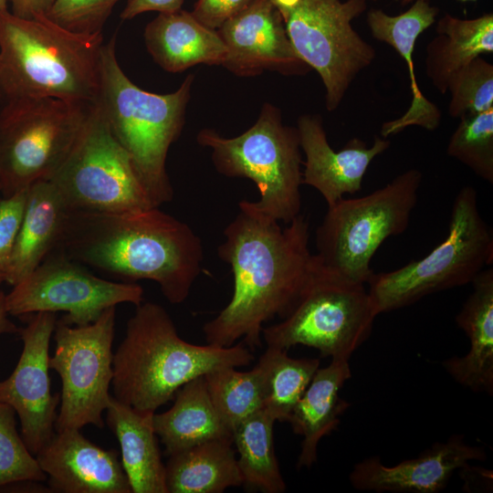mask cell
Segmentation results:
<instances>
[{"label": "cell", "mask_w": 493, "mask_h": 493, "mask_svg": "<svg viewBox=\"0 0 493 493\" xmlns=\"http://www.w3.org/2000/svg\"><path fill=\"white\" fill-rule=\"evenodd\" d=\"M224 230L219 257L231 267L234 290L228 304L207 321L206 343L229 347L242 339L250 350L261 347L263 325L284 318L293 308L316 264L309 248V224L299 214L285 227L257 211L250 201Z\"/></svg>", "instance_id": "obj_1"}, {"label": "cell", "mask_w": 493, "mask_h": 493, "mask_svg": "<svg viewBox=\"0 0 493 493\" xmlns=\"http://www.w3.org/2000/svg\"><path fill=\"white\" fill-rule=\"evenodd\" d=\"M56 248L87 267L127 280H152L172 304L188 298L204 259L200 237L159 207L68 211Z\"/></svg>", "instance_id": "obj_2"}, {"label": "cell", "mask_w": 493, "mask_h": 493, "mask_svg": "<svg viewBox=\"0 0 493 493\" xmlns=\"http://www.w3.org/2000/svg\"><path fill=\"white\" fill-rule=\"evenodd\" d=\"M254 360L242 341L229 347L197 345L183 340L163 307L142 302L113 352V397L141 412L155 411L193 379Z\"/></svg>", "instance_id": "obj_3"}, {"label": "cell", "mask_w": 493, "mask_h": 493, "mask_svg": "<svg viewBox=\"0 0 493 493\" xmlns=\"http://www.w3.org/2000/svg\"><path fill=\"white\" fill-rule=\"evenodd\" d=\"M102 32L76 33L47 16L0 11V102L55 98L94 104Z\"/></svg>", "instance_id": "obj_4"}, {"label": "cell", "mask_w": 493, "mask_h": 493, "mask_svg": "<svg viewBox=\"0 0 493 493\" xmlns=\"http://www.w3.org/2000/svg\"><path fill=\"white\" fill-rule=\"evenodd\" d=\"M194 79L189 74L171 93L149 92L135 85L121 69L115 37L103 44L95 104L129 154L156 207L173 198L166 159L170 146L182 132Z\"/></svg>", "instance_id": "obj_5"}, {"label": "cell", "mask_w": 493, "mask_h": 493, "mask_svg": "<svg viewBox=\"0 0 493 493\" xmlns=\"http://www.w3.org/2000/svg\"><path fill=\"white\" fill-rule=\"evenodd\" d=\"M197 142L212 151L216 171L256 184L259 200L251 202L262 214L288 224L300 214L302 153L297 127L282 121L280 110L263 105L257 121L242 134L226 138L202 129Z\"/></svg>", "instance_id": "obj_6"}, {"label": "cell", "mask_w": 493, "mask_h": 493, "mask_svg": "<svg viewBox=\"0 0 493 493\" xmlns=\"http://www.w3.org/2000/svg\"><path fill=\"white\" fill-rule=\"evenodd\" d=\"M492 261V229L479 213L477 190L464 186L455 197L447 236L439 245L419 260L371 277L367 285L374 311L378 316L470 284Z\"/></svg>", "instance_id": "obj_7"}, {"label": "cell", "mask_w": 493, "mask_h": 493, "mask_svg": "<svg viewBox=\"0 0 493 493\" xmlns=\"http://www.w3.org/2000/svg\"><path fill=\"white\" fill-rule=\"evenodd\" d=\"M423 173L409 169L371 194L328 207L316 230L315 254L327 268L367 284L371 261L389 236L403 234L416 205Z\"/></svg>", "instance_id": "obj_8"}, {"label": "cell", "mask_w": 493, "mask_h": 493, "mask_svg": "<svg viewBox=\"0 0 493 493\" xmlns=\"http://www.w3.org/2000/svg\"><path fill=\"white\" fill-rule=\"evenodd\" d=\"M376 317L365 284L325 267L316 256L295 305L281 321L264 327L262 337L267 346L304 345L321 357L349 360L371 335Z\"/></svg>", "instance_id": "obj_9"}, {"label": "cell", "mask_w": 493, "mask_h": 493, "mask_svg": "<svg viewBox=\"0 0 493 493\" xmlns=\"http://www.w3.org/2000/svg\"><path fill=\"white\" fill-rule=\"evenodd\" d=\"M93 104L28 98L0 110V184L8 197L49 180L78 140Z\"/></svg>", "instance_id": "obj_10"}, {"label": "cell", "mask_w": 493, "mask_h": 493, "mask_svg": "<svg viewBox=\"0 0 493 493\" xmlns=\"http://www.w3.org/2000/svg\"><path fill=\"white\" fill-rule=\"evenodd\" d=\"M283 19L294 50L320 76L327 110H335L357 76L376 57L353 28L367 0H269Z\"/></svg>", "instance_id": "obj_11"}, {"label": "cell", "mask_w": 493, "mask_h": 493, "mask_svg": "<svg viewBox=\"0 0 493 493\" xmlns=\"http://www.w3.org/2000/svg\"><path fill=\"white\" fill-rule=\"evenodd\" d=\"M49 181L69 211L120 213L156 207L95 103L73 148Z\"/></svg>", "instance_id": "obj_12"}, {"label": "cell", "mask_w": 493, "mask_h": 493, "mask_svg": "<svg viewBox=\"0 0 493 493\" xmlns=\"http://www.w3.org/2000/svg\"><path fill=\"white\" fill-rule=\"evenodd\" d=\"M115 317L116 307H110L87 325L57 320L55 352L49 357V368L61 381L55 431L104 426L102 414L111 396Z\"/></svg>", "instance_id": "obj_13"}, {"label": "cell", "mask_w": 493, "mask_h": 493, "mask_svg": "<svg viewBox=\"0 0 493 493\" xmlns=\"http://www.w3.org/2000/svg\"><path fill=\"white\" fill-rule=\"evenodd\" d=\"M144 290L132 282L99 278L87 267L55 248L26 278L5 294L10 316L63 311L62 322L83 326L121 303L143 302Z\"/></svg>", "instance_id": "obj_14"}, {"label": "cell", "mask_w": 493, "mask_h": 493, "mask_svg": "<svg viewBox=\"0 0 493 493\" xmlns=\"http://www.w3.org/2000/svg\"><path fill=\"white\" fill-rule=\"evenodd\" d=\"M57 323L53 312L31 314L19 330L23 349L18 362L6 379L0 381V402L17 414L22 439L36 456L55 433L60 393H51L49 342Z\"/></svg>", "instance_id": "obj_15"}, {"label": "cell", "mask_w": 493, "mask_h": 493, "mask_svg": "<svg viewBox=\"0 0 493 493\" xmlns=\"http://www.w3.org/2000/svg\"><path fill=\"white\" fill-rule=\"evenodd\" d=\"M227 49L222 66L240 77L264 70L286 76L307 74L310 68L297 55L280 13L269 0H256L216 29Z\"/></svg>", "instance_id": "obj_16"}, {"label": "cell", "mask_w": 493, "mask_h": 493, "mask_svg": "<svg viewBox=\"0 0 493 493\" xmlns=\"http://www.w3.org/2000/svg\"><path fill=\"white\" fill-rule=\"evenodd\" d=\"M483 448L467 444L462 435L435 443L417 457L388 467L380 457L358 462L349 479L357 490L393 493H438L444 490L454 473L474 460L484 461Z\"/></svg>", "instance_id": "obj_17"}, {"label": "cell", "mask_w": 493, "mask_h": 493, "mask_svg": "<svg viewBox=\"0 0 493 493\" xmlns=\"http://www.w3.org/2000/svg\"><path fill=\"white\" fill-rule=\"evenodd\" d=\"M300 148L305 154L302 184L315 188L328 207L347 194L362 188V179L372 162L387 151L390 140L375 136L372 145L352 138L340 151L330 145L321 116L303 114L297 121Z\"/></svg>", "instance_id": "obj_18"}, {"label": "cell", "mask_w": 493, "mask_h": 493, "mask_svg": "<svg viewBox=\"0 0 493 493\" xmlns=\"http://www.w3.org/2000/svg\"><path fill=\"white\" fill-rule=\"evenodd\" d=\"M53 491L132 493L116 450H106L79 429L55 431L35 456Z\"/></svg>", "instance_id": "obj_19"}, {"label": "cell", "mask_w": 493, "mask_h": 493, "mask_svg": "<svg viewBox=\"0 0 493 493\" xmlns=\"http://www.w3.org/2000/svg\"><path fill=\"white\" fill-rule=\"evenodd\" d=\"M439 9L427 0H414L405 12L391 16L382 9L373 8L367 13V24L372 37L391 46L405 62L410 80L411 102L399 118L385 121L380 136L388 138L408 127L417 126L429 131L436 130L441 122L440 109L422 92L416 76L413 54L419 36L436 20Z\"/></svg>", "instance_id": "obj_20"}, {"label": "cell", "mask_w": 493, "mask_h": 493, "mask_svg": "<svg viewBox=\"0 0 493 493\" xmlns=\"http://www.w3.org/2000/svg\"><path fill=\"white\" fill-rule=\"evenodd\" d=\"M472 292L456 317L470 341L467 354L443 362L459 384L476 392L493 393V268L480 271L470 283Z\"/></svg>", "instance_id": "obj_21"}, {"label": "cell", "mask_w": 493, "mask_h": 493, "mask_svg": "<svg viewBox=\"0 0 493 493\" xmlns=\"http://www.w3.org/2000/svg\"><path fill=\"white\" fill-rule=\"evenodd\" d=\"M144 41L153 60L165 71L182 72L198 64L223 65L227 49L217 30L191 12L159 13L147 24Z\"/></svg>", "instance_id": "obj_22"}, {"label": "cell", "mask_w": 493, "mask_h": 493, "mask_svg": "<svg viewBox=\"0 0 493 493\" xmlns=\"http://www.w3.org/2000/svg\"><path fill=\"white\" fill-rule=\"evenodd\" d=\"M68 208L49 180L27 189L25 213L4 282L16 285L57 247Z\"/></svg>", "instance_id": "obj_23"}, {"label": "cell", "mask_w": 493, "mask_h": 493, "mask_svg": "<svg viewBox=\"0 0 493 493\" xmlns=\"http://www.w3.org/2000/svg\"><path fill=\"white\" fill-rule=\"evenodd\" d=\"M351 377L349 360L331 359L328 366L319 367L290 412L287 422L303 437L298 468H309L316 462L319 442L336 429L340 416L351 405L340 397Z\"/></svg>", "instance_id": "obj_24"}, {"label": "cell", "mask_w": 493, "mask_h": 493, "mask_svg": "<svg viewBox=\"0 0 493 493\" xmlns=\"http://www.w3.org/2000/svg\"><path fill=\"white\" fill-rule=\"evenodd\" d=\"M153 414L112 395L106 409V423L120 444L121 462L132 493H168Z\"/></svg>", "instance_id": "obj_25"}, {"label": "cell", "mask_w": 493, "mask_h": 493, "mask_svg": "<svg viewBox=\"0 0 493 493\" xmlns=\"http://www.w3.org/2000/svg\"><path fill=\"white\" fill-rule=\"evenodd\" d=\"M174 398L170 409L153 414L155 433L169 456L211 440H233L212 403L205 375L183 385Z\"/></svg>", "instance_id": "obj_26"}, {"label": "cell", "mask_w": 493, "mask_h": 493, "mask_svg": "<svg viewBox=\"0 0 493 493\" xmlns=\"http://www.w3.org/2000/svg\"><path fill=\"white\" fill-rule=\"evenodd\" d=\"M426 46L425 73L435 89L447 92L452 78L483 54L493 53V14L463 19L446 13Z\"/></svg>", "instance_id": "obj_27"}, {"label": "cell", "mask_w": 493, "mask_h": 493, "mask_svg": "<svg viewBox=\"0 0 493 493\" xmlns=\"http://www.w3.org/2000/svg\"><path fill=\"white\" fill-rule=\"evenodd\" d=\"M165 480L168 493H221L244 484L233 440H211L170 455Z\"/></svg>", "instance_id": "obj_28"}, {"label": "cell", "mask_w": 493, "mask_h": 493, "mask_svg": "<svg viewBox=\"0 0 493 493\" xmlns=\"http://www.w3.org/2000/svg\"><path fill=\"white\" fill-rule=\"evenodd\" d=\"M275 420L261 409L236 425L232 431L233 446L244 484L264 493H282L286 483L275 454Z\"/></svg>", "instance_id": "obj_29"}, {"label": "cell", "mask_w": 493, "mask_h": 493, "mask_svg": "<svg viewBox=\"0 0 493 493\" xmlns=\"http://www.w3.org/2000/svg\"><path fill=\"white\" fill-rule=\"evenodd\" d=\"M257 364L266 383L264 410L275 420L287 422L290 412L320 367L317 358H292L288 350L267 346Z\"/></svg>", "instance_id": "obj_30"}, {"label": "cell", "mask_w": 493, "mask_h": 493, "mask_svg": "<svg viewBox=\"0 0 493 493\" xmlns=\"http://www.w3.org/2000/svg\"><path fill=\"white\" fill-rule=\"evenodd\" d=\"M205 378L212 403L231 431L241 421L264 408L266 383L257 363L249 371L221 367L207 372Z\"/></svg>", "instance_id": "obj_31"}, {"label": "cell", "mask_w": 493, "mask_h": 493, "mask_svg": "<svg viewBox=\"0 0 493 493\" xmlns=\"http://www.w3.org/2000/svg\"><path fill=\"white\" fill-rule=\"evenodd\" d=\"M459 120L446 153L493 184V107Z\"/></svg>", "instance_id": "obj_32"}, {"label": "cell", "mask_w": 493, "mask_h": 493, "mask_svg": "<svg viewBox=\"0 0 493 493\" xmlns=\"http://www.w3.org/2000/svg\"><path fill=\"white\" fill-rule=\"evenodd\" d=\"M448 114L460 119L493 107V65L481 56L473 59L451 79Z\"/></svg>", "instance_id": "obj_33"}, {"label": "cell", "mask_w": 493, "mask_h": 493, "mask_svg": "<svg viewBox=\"0 0 493 493\" xmlns=\"http://www.w3.org/2000/svg\"><path fill=\"white\" fill-rule=\"evenodd\" d=\"M16 412L0 402V487L16 482H43L46 474L16 431Z\"/></svg>", "instance_id": "obj_34"}, {"label": "cell", "mask_w": 493, "mask_h": 493, "mask_svg": "<svg viewBox=\"0 0 493 493\" xmlns=\"http://www.w3.org/2000/svg\"><path fill=\"white\" fill-rule=\"evenodd\" d=\"M120 0H55L47 16L76 33L94 34L102 27Z\"/></svg>", "instance_id": "obj_35"}, {"label": "cell", "mask_w": 493, "mask_h": 493, "mask_svg": "<svg viewBox=\"0 0 493 493\" xmlns=\"http://www.w3.org/2000/svg\"><path fill=\"white\" fill-rule=\"evenodd\" d=\"M27 189L0 201V274L3 277L8 269L22 224Z\"/></svg>", "instance_id": "obj_36"}, {"label": "cell", "mask_w": 493, "mask_h": 493, "mask_svg": "<svg viewBox=\"0 0 493 493\" xmlns=\"http://www.w3.org/2000/svg\"><path fill=\"white\" fill-rule=\"evenodd\" d=\"M256 0H197L191 12L203 25L218 29Z\"/></svg>", "instance_id": "obj_37"}, {"label": "cell", "mask_w": 493, "mask_h": 493, "mask_svg": "<svg viewBox=\"0 0 493 493\" xmlns=\"http://www.w3.org/2000/svg\"><path fill=\"white\" fill-rule=\"evenodd\" d=\"M184 0H128L121 18L130 20L136 16L155 11L158 13H172L182 8Z\"/></svg>", "instance_id": "obj_38"}, {"label": "cell", "mask_w": 493, "mask_h": 493, "mask_svg": "<svg viewBox=\"0 0 493 493\" xmlns=\"http://www.w3.org/2000/svg\"><path fill=\"white\" fill-rule=\"evenodd\" d=\"M55 0H11V12L22 18L47 16Z\"/></svg>", "instance_id": "obj_39"}, {"label": "cell", "mask_w": 493, "mask_h": 493, "mask_svg": "<svg viewBox=\"0 0 493 493\" xmlns=\"http://www.w3.org/2000/svg\"><path fill=\"white\" fill-rule=\"evenodd\" d=\"M5 307V293L0 288V335L19 332V329L9 319Z\"/></svg>", "instance_id": "obj_40"}, {"label": "cell", "mask_w": 493, "mask_h": 493, "mask_svg": "<svg viewBox=\"0 0 493 493\" xmlns=\"http://www.w3.org/2000/svg\"><path fill=\"white\" fill-rule=\"evenodd\" d=\"M8 9L7 7V0H0V11Z\"/></svg>", "instance_id": "obj_41"}, {"label": "cell", "mask_w": 493, "mask_h": 493, "mask_svg": "<svg viewBox=\"0 0 493 493\" xmlns=\"http://www.w3.org/2000/svg\"><path fill=\"white\" fill-rule=\"evenodd\" d=\"M402 5H407L414 0H398Z\"/></svg>", "instance_id": "obj_42"}, {"label": "cell", "mask_w": 493, "mask_h": 493, "mask_svg": "<svg viewBox=\"0 0 493 493\" xmlns=\"http://www.w3.org/2000/svg\"><path fill=\"white\" fill-rule=\"evenodd\" d=\"M462 3H467V2H476L477 0H458Z\"/></svg>", "instance_id": "obj_43"}, {"label": "cell", "mask_w": 493, "mask_h": 493, "mask_svg": "<svg viewBox=\"0 0 493 493\" xmlns=\"http://www.w3.org/2000/svg\"><path fill=\"white\" fill-rule=\"evenodd\" d=\"M2 198H3V194H2L1 184H0V201L2 200Z\"/></svg>", "instance_id": "obj_44"}, {"label": "cell", "mask_w": 493, "mask_h": 493, "mask_svg": "<svg viewBox=\"0 0 493 493\" xmlns=\"http://www.w3.org/2000/svg\"><path fill=\"white\" fill-rule=\"evenodd\" d=\"M4 282V277L0 274V284Z\"/></svg>", "instance_id": "obj_45"}, {"label": "cell", "mask_w": 493, "mask_h": 493, "mask_svg": "<svg viewBox=\"0 0 493 493\" xmlns=\"http://www.w3.org/2000/svg\"><path fill=\"white\" fill-rule=\"evenodd\" d=\"M372 1H376V0H372Z\"/></svg>", "instance_id": "obj_46"}]
</instances>
